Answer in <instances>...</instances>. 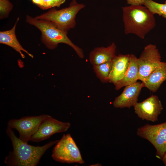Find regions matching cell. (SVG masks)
Masks as SVG:
<instances>
[{
	"label": "cell",
	"mask_w": 166,
	"mask_h": 166,
	"mask_svg": "<svg viewBox=\"0 0 166 166\" xmlns=\"http://www.w3.org/2000/svg\"><path fill=\"white\" fill-rule=\"evenodd\" d=\"M6 133L11 140L13 148L4 161L9 166H36L45 152L58 141H51L42 146H34L17 137L8 126Z\"/></svg>",
	"instance_id": "6da1fadb"
},
{
	"label": "cell",
	"mask_w": 166,
	"mask_h": 166,
	"mask_svg": "<svg viewBox=\"0 0 166 166\" xmlns=\"http://www.w3.org/2000/svg\"><path fill=\"white\" fill-rule=\"evenodd\" d=\"M124 32L144 39L156 26L155 18L145 6L130 5L122 7Z\"/></svg>",
	"instance_id": "7a4b0ae2"
},
{
	"label": "cell",
	"mask_w": 166,
	"mask_h": 166,
	"mask_svg": "<svg viewBox=\"0 0 166 166\" xmlns=\"http://www.w3.org/2000/svg\"><path fill=\"white\" fill-rule=\"evenodd\" d=\"M26 21L40 31L41 41L48 49H54L59 44L64 43L71 47L80 58H84L83 50L72 42L67 36L68 32L58 29L49 22L37 19L29 15L26 16Z\"/></svg>",
	"instance_id": "3957f363"
},
{
	"label": "cell",
	"mask_w": 166,
	"mask_h": 166,
	"mask_svg": "<svg viewBox=\"0 0 166 166\" xmlns=\"http://www.w3.org/2000/svg\"><path fill=\"white\" fill-rule=\"evenodd\" d=\"M85 7L84 4L72 0L67 7L59 10L51 9L34 18L49 22L58 29L68 32L75 26L76 16Z\"/></svg>",
	"instance_id": "277c9868"
},
{
	"label": "cell",
	"mask_w": 166,
	"mask_h": 166,
	"mask_svg": "<svg viewBox=\"0 0 166 166\" xmlns=\"http://www.w3.org/2000/svg\"><path fill=\"white\" fill-rule=\"evenodd\" d=\"M51 157L55 161L62 163H84L79 149L70 134H64L55 144Z\"/></svg>",
	"instance_id": "5b68a950"
},
{
	"label": "cell",
	"mask_w": 166,
	"mask_h": 166,
	"mask_svg": "<svg viewBox=\"0 0 166 166\" xmlns=\"http://www.w3.org/2000/svg\"><path fill=\"white\" fill-rule=\"evenodd\" d=\"M136 133L152 144L161 159L166 152V121L155 125L147 124L138 128Z\"/></svg>",
	"instance_id": "8992f818"
},
{
	"label": "cell",
	"mask_w": 166,
	"mask_h": 166,
	"mask_svg": "<svg viewBox=\"0 0 166 166\" xmlns=\"http://www.w3.org/2000/svg\"><path fill=\"white\" fill-rule=\"evenodd\" d=\"M47 115L42 114L24 117L18 119H10L7 123V126L17 130L19 134V138L24 142L28 143Z\"/></svg>",
	"instance_id": "52a82bcc"
},
{
	"label": "cell",
	"mask_w": 166,
	"mask_h": 166,
	"mask_svg": "<svg viewBox=\"0 0 166 166\" xmlns=\"http://www.w3.org/2000/svg\"><path fill=\"white\" fill-rule=\"evenodd\" d=\"M137 61L138 80L143 82L161 62V57L156 46L149 44L145 46Z\"/></svg>",
	"instance_id": "ba28073f"
},
{
	"label": "cell",
	"mask_w": 166,
	"mask_h": 166,
	"mask_svg": "<svg viewBox=\"0 0 166 166\" xmlns=\"http://www.w3.org/2000/svg\"><path fill=\"white\" fill-rule=\"evenodd\" d=\"M70 126L69 122L59 121L47 115L31 137L30 141L37 142L41 141L55 134L66 131Z\"/></svg>",
	"instance_id": "9c48e42d"
},
{
	"label": "cell",
	"mask_w": 166,
	"mask_h": 166,
	"mask_svg": "<svg viewBox=\"0 0 166 166\" xmlns=\"http://www.w3.org/2000/svg\"><path fill=\"white\" fill-rule=\"evenodd\" d=\"M135 113L140 118L154 122L163 109L161 103L156 95H152L133 107Z\"/></svg>",
	"instance_id": "30bf717a"
},
{
	"label": "cell",
	"mask_w": 166,
	"mask_h": 166,
	"mask_svg": "<svg viewBox=\"0 0 166 166\" xmlns=\"http://www.w3.org/2000/svg\"><path fill=\"white\" fill-rule=\"evenodd\" d=\"M121 94L116 97L113 102L115 108H130L137 103L138 98L142 89L144 87L142 82H136L125 86Z\"/></svg>",
	"instance_id": "8fae6325"
},
{
	"label": "cell",
	"mask_w": 166,
	"mask_h": 166,
	"mask_svg": "<svg viewBox=\"0 0 166 166\" xmlns=\"http://www.w3.org/2000/svg\"><path fill=\"white\" fill-rule=\"evenodd\" d=\"M130 54H120L113 60V64L110 72L109 82L114 84L121 80L128 67Z\"/></svg>",
	"instance_id": "7c38bea8"
},
{
	"label": "cell",
	"mask_w": 166,
	"mask_h": 166,
	"mask_svg": "<svg viewBox=\"0 0 166 166\" xmlns=\"http://www.w3.org/2000/svg\"><path fill=\"white\" fill-rule=\"evenodd\" d=\"M116 48L113 42L107 47L95 48L89 53L90 63L93 65H98L113 60L116 56Z\"/></svg>",
	"instance_id": "4fadbf2b"
},
{
	"label": "cell",
	"mask_w": 166,
	"mask_h": 166,
	"mask_svg": "<svg viewBox=\"0 0 166 166\" xmlns=\"http://www.w3.org/2000/svg\"><path fill=\"white\" fill-rule=\"evenodd\" d=\"M166 80V62H161L143 82L144 87L152 92H156Z\"/></svg>",
	"instance_id": "5bb4252c"
},
{
	"label": "cell",
	"mask_w": 166,
	"mask_h": 166,
	"mask_svg": "<svg viewBox=\"0 0 166 166\" xmlns=\"http://www.w3.org/2000/svg\"><path fill=\"white\" fill-rule=\"evenodd\" d=\"M19 19V17H18L11 29L0 32V43L6 45L11 47L19 53L22 58H24L25 56L22 51L25 52L29 56L33 58V56L22 46L17 38L15 30Z\"/></svg>",
	"instance_id": "9a60e30c"
},
{
	"label": "cell",
	"mask_w": 166,
	"mask_h": 166,
	"mask_svg": "<svg viewBox=\"0 0 166 166\" xmlns=\"http://www.w3.org/2000/svg\"><path fill=\"white\" fill-rule=\"evenodd\" d=\"M138 58L130 54L128 66L122 79L114 85L115 89L118 90L122 87L134 83L138 80L139 67Z\"/></svg>",
	"instance_id": "2e32d148"
},
{
	"label": "cell",
	"mask_w": 166,
	"mask_h": 166,
	"mask_svg": "<svg viewBox=\"0 0 166 166\" xmlns=\"http://www.w3.org/2000/svg\"><path fill=\"white\" fill-rule=\"evenodd\" d=\"M113 64V60L98 65H93L97 76L103 83L109 82V78Z\"/></svg>",
	"instance_id": "e0dca14e"
},
{
	"label": "cell",
	"mask_w": 166,
	"mask_h": 166,
	"mask_svg": "<svg viewBox=\"0 0 166 166\" xmlns=\"http://www.w3.org/2000/svg\"><path fill=\"white\" fill-rule=\"evenodd\" d=\"M144 5L153 14H157L160 16L166 14V1L164 3H160L153 0H146Z\"/></svg>",
	"instance_id": "ac0fdd59"
},
{
	"label": "cell",
	"mask_w": 166,
	"mask_h": 166,
	"mask_svg": "<svg viewBox=\"0 0 166 166\" xmlns=\"http://www.w3.org/2000/svg\"><path fill=\"white\" fill-rule=\"evenodd\" d=\"M13 7L9 0H0V18L1 19L7 18Z\"/></svg>",
	"instance_id": "d6986e66"
},
{
	"label": "cell",
	"mask_w": 166,
	"mask_h": 166,
	"mask_svg": "<svg viewBox=\"0 0 166 166\" xmlns=\"http://www.w3.org/2000/svg\"><path fill=\"white\" fill-rule=\"evenodd\" d=\"M55 7L54 0H42V4L39 7L42 10H46Z\"/></svg>",
	"instance_id": "ffe728a7"
},
{
	"label": "cell",
	"mask_w": 166,
	"mask_h": 166,
	"mask_svg": "<svg viewBox=\"0 0 166 166\" xmlns=\"http://www.w3.org/2000/svg\"><path fill=\"white\" fill-rule=\"evenodd\" d=\"M146 0H127V3L130 5H144Z\"/></svg>",
	"instance_id": "44dd1931"
},
{
	"label": "cell",
	"mask_w": 166,
	"mask_h": 166,
	"mask_svg": "<svg viewBox=\"0 0 166 166\" xmlns=\"http://www.w3.org/2000/svg\"><path fill=\"white\" fill-rule=\"evenodd\" d=\"M55 3V7H59L65 2L66 0H54Z\"/></svg>",
	"instance_id": "7402d4cb"
},
{
	"label": "cell",
	"mask_w": 166,
	"mask_h": 166,
	"mask_svg": "<svg viewBox=\"0 0 166 166\" xmlns=\"http://www.w3.org/2000/svg\"><path fill=\"white\" fill-rule=\"evenodd\" d=\"M34 4H36L38 7L42 5V0H32Z\"/></svg>",
	"instance_id": "603a6c76"
},
{
	"label": "cell",
	"mask_w": 166,
	"mask_h": 166,
	"mask_svg": "<svg viewBox=\"0 0 166 166\" xmlns=\"http://www.w3.org/2000/svg\"><path fill=\"white\" fill-rule=\"evenodd\" d=\"M161 159L165 165L166 166V152L164 154Z\"/></svg>",
	"instance_id": "cb8c5ba5"
},
{
	"label": "cell",
	"mask_w": 166,
	"mask_h": 166,
	"mask_svg": "<svg viewBox=\"0 0 166 166\" xmlns=\"http://www.w3.org/2000/svg\"><path fill=\"white\" fill-rule=\"evenodd\" d=\"M162 16L166 19V14H163Z\"/></svg>",
	"instance_id": "d4e9b609"
}]
</instances>
